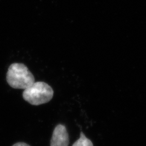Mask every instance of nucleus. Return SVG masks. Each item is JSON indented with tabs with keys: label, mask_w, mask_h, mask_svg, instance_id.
<instances>
[{
	"label": "nucleus",
	"mask_w": 146,
	"mask_h": 146,
	"mask_svg": "<svg viewBox=\"0 0 146 146\" xmlns=\"http://www.w3.org/2000/svg\"><path fill=\"white\" fill-rule=\"evenodd\" d=\"M6 80L11 87L25 89L35 82V78L28 68L23 63H14L8 68Z\"/></svg>",
	"instance_id": "1"
},
{
	"label": "nucleus",
	"mask_w": 146,
	"mask_h": 146,
	"mask_svg": "<svg viewBox=\"0 0 146 146\" xmlns=\"http://www.w3.org/2000/svg\"><path fill=\"white\" fill-rule=\"evenodd\" d=\"M54 91L52 88L44 82H35L23 92V98L29 104L38 106L44 104L52 99Z\"/></svg>",
	"instance_id": "2"
},
{
	"label": "nucleus",
	"mask_w": 146,
	"mask_h": 146,
	"mask_svg": "<svg viewBox=\"0 0 146 146\" xmlns=\"http://www.w3.org/2000/svg\"><path fill=\"white\" fill-rule=\"evenodd\" d=\"M69 135L66 127L59 124L55 128L50 140V146H68Z\"/></svg>",
	"instance_id": "3"
},
{
	"label": "nucleus",
	"mask_w": 146,
	"mask_h": 146,
	"mask_svg": "<svg viewBox=\"0 0 146 146\" xmlns=\"http://www.w3.org/2000/svg\"><path fill=\"white\" fill-rule=\"evenodd\" d=\"M72 146H93V144L92 141L86 137L84 133L81 132L80 137L75 142Z\"/></svg>",
	"instance_id": "4"
},
{
	"label": "nucleus",
	"mask_w": 146,
	"mask_h": 146,
	"mask_svg": "<svg viewBox=\"0 0 146 146\" xmlns=\"http://www.w3.org/2000/svg\"><path fill=\"white\" fill-rule=\"evenodd\" d=\"M13 146H30L29 145L27 144L24 142H18L14 144Z\"/></svg>",
	"instance_id": "5"
}]
</instances>
